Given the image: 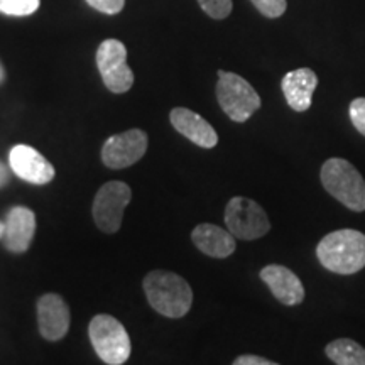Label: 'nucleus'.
I'll return each mask as SVG.
<instances>
[{
	"instance_id": "nucleus-1",
	"label": "nucleus",
	"mask_w": 365,
	"mask_h": 365,
	"mask_svg": "<svg viewBox=\"0 0 365 365\" xmlns=\"http://www.w3.org/2000/svg\"><path fill=\"white\" fill-rule=\"evenodd\" d=\"M317 257L327 271L350 276L365 267V235L354 228H340L319 240Z\"/></svg>"
},
{
	"instance_id": "nucleus-2",
	"label": "nucleus",
	"mask_w": 365,
	"mask_h": 365,
	"mask_svg": "<svg viewBox=\"0 0 365 365\" xmlns=\"http://www.w3.org/2000/svg\"><path fill=\"white\" fill-rule=\"evenodd\" d=\"M149 304L166 318H182L193 304V291L185 277L170 271H153L144 277Z\"/></svg>"
},
{
	"instance_id": "nucleus-3",
	"label": "nucleus",
	"mask_w": 365,
	"mask_h": 365,
	"mask_svg": "<svg viewBox=\"0 0 365 365\" xmlns=\"http://www.w3.org/2000/svg\"><path fill=\"white\" fill-rule=\"evenodd\" d=\"M323 188L352 212H365V180L352 163L330 158L319 171Z\"/></svg>"
},
{
	"instance_id": "nucleus-4",
	"label": "nucleus",
	"mask_w": 365,
	"mask_h": 365,
	"mask_svg": "<svg viewBox=\"0 0 365 365\" xmlns=\"http://www.w3.org/2000/svg\"><path fill=\"white\" fill-rule=\"evenodd\" d=\"M215 91L220 108L237 124L247 122L262 105L254 86L237 73L218 71Z\"/></svg>"
},
{
	"instance_id": "nucleus-5",
	"label": "nucleus",
	"mask_w": 365,
	"mask_h": 365,
	"mask_svg": "<svg viewBox=\"0 0 365 365\" xmlns=\"http://www.w3.org/2000/svg\"><path fill=\"white\" fill-rule=\"evenodd\" d=\"M88 336L95 354L108 365H120L130 357L129 333L110 314H97L88 325Z\"/></svg>"
},
{
	"instance_id": "nucleus-6",
	"label": "nucleus",
	"mask_w": 365,
	"mask_h": 365,
	"mask_svg": "<svg viewBox=\"0 0 365 365\" xmlns=\"http://www.w3.org/2000/svg\"><path fill=\"white\" fill-rule=\"evenodd\" d=\"M225 225L240 240H257L271 230L266 210L245 196H234L227 203Z\"/></svg>"
},
{
	"instance_id": "nucleus-7",
	"label": "nucleus",
	"mask_w": 365,
	"mask_h": 365,
	"mask_svg": "<svg viewBox=\"0 0 365 365\" xmlns=\"http://www.w3.org/2000/svg\"><path fill=\"white\" fill-rule=\"evenodd\" d=\"M132 200V190L124 181H108L97 191L93 200V220L105 234L120 230L127 205Z\"/></svg>"
},
{
	"instance_id": "nucleus-8",
	"label": "nucleus",
	"mask_w": 365,
	"mask_h": 365,
	"mask_svg": "<svg viewBox=\"0 0 365 365\" xmlns=\"http://www.w3.org/2000/svg\"><path fill=\"white\" fill-rule=\"evenodd\" d=\"M97 66L105 86L113 93H125L134 85V73L127 65V49L118 39H107L98 46Z\"/></svg>"
},
{
	"instance_id": "nucleus-9",
	"label": "nucleus",
	"mask_w": 365,
	"mask_h": 365,
	"mask_svg": "<svg viewBox=\"0 0 365 365\" xmlns=\"http://www.w3.org/2000/svg\"><path fill=\"white\" fill-rule=\"evenodd\" d=\"M145 150H148V134L140 129H130L105 140L102 161L110 170H125L140 161Z\"/></svg>"
},
{
	"instance_id": "nucleus-10",
	"label": "nucleus",
	"mask_w": 365,
	"mask_h": 365,
	"mask_svg": "<svg viewBox=\"0 0 365 365\" xmlns=\"http://www.w3.org/2000/svg\"><path fill=\"white\" fill-rule=\"evenodd\" d=\"M9 164L21 180L31 185H46L54 178L53 164L31 145H14L9 153Z\"/></svg>"
},
{
	"instance_id": "nucleus-11",
	"label": "nucleus",
	"mask_w": 365,
	"mask_h": 365,
	"mask_svg": "<svg viewBox=\"0 0 365 365\" xmlns=\"http://www.w3.org/2000/svg\"><path fill=\"white\" fill-rule=\"evenodd\" d=\"M71 314L65 299L49 293L38 301V325L41 335L49 341H58L70 330Z\"/></svg>"
},
{
	"instance_id": "nucleus-12",
	"label": "nucleus",
	"mask_w": 365,
	"mask_h": 365,
	"mask_svg": "<svg viewBox=\"0 0 365 365\" xmlns=\"http://www.w3.org/2000/svg\"><path fill=\"white\" fill-rule=\"evenodd\" d=\"M36 234V215L27 207L9 210L4 222V245L14 254H24L29 249Z\"/></svg>"
},
{
	"instance_id": "nucleus-13",
	"label": "nucleus",
	"mask_w": 365,
	"mask_h": 365,
	"mask_svg": "<svg viewBox=\"0 0 365 365\" xmlns=\"http://www.w3.org/2000/svg\"><path fill=\"white\" fill-rule=\"evenodd\" d=\"M261 279L271 293L286 307H296L304 301V286L296 274L279 264H269L261 271Z\"/></svg>"
},
{
	"instance_id": "nucleus-14",
	"label": "nucleus",
	"mask_w": 365,
	"mask_h": 365,
	"mask_svg": "<svg viewBox=\"0 0 365 365\" xmlns=\"http://www.w3.org/2000/svg\"><path fill=\"white\" fill-rule=\"evenodd\" d=\"M317 86L318 76L309 68H298V70L286 73L281 81L286 102L294 112H307L312 107Z\"/></svg>"
},
{
	"instance_id": "nucleus-15",
	"label": "nucleus",
	"mask_w": 365,
	"mask_h": 365,
	"mask_svg": "<svg viewBox=\"0 0 365 365\" xmlns=\"http://www.w3.org/2000/svg\"><path fill=\"white\" fill-rule=\"evenodd\" d=\"M170 120L173 127H175L181 135H185L186 139L191 140V143L196 145H200V148L212 149L218 144V135L215 129H213L202 115L190 110V108H173L170 113Z\"/></svg>"
},
{
	"instance_id": "nucleus-16",
	"label": "nucleus",
	"mask_w": 365,
	"mask_h": 365,
	"mask_svg": "<svg viewBox=\"0 0 365 365\" xmlns=\"http://www.w3.org/2000/svg\"><path fill=\"white\" fill-rule=\"evenodd\" d=\"M191 240L205 255L213 259H225L235 252V237L225 228L213 223H200L191 232Z\"/></svg>"
},
{
	"instance_id": "nucleus-17",
	"label": "nucleus",
	"mask_w": 365,
	"mask_h": 365,
	"mask_svg": "<svg viewBox=\"0 0 365 365\" xmlns=\"http://www.w3.org/2000/svg\"><path fill=\"white\" fill-rule=\"evenodd\" d=\"M325 354L336 365H365V349L355 340H333L327 345Z\"/></svg>"
},
{
	"instance_id": "nucleus-18",
	"label": "nucleus",
	"mask_w": 365,
	"mask_h": 365,
	"mask_svg": "<svg viewBox=\"0 0 365 365\" xmlns=\"http://www.w3.org/2000/svg\"><path fill=\"white\" fill-rule=\"evenodd\" d=\"M41 0H0V12L12 17H26L39 9Z\"/></svg>"
},
{
	"instance_id": "nucleus-19",
	"label": "nucleus",
	"mask_w": 365,
	"mask_h": 365,
	"mask_svg": "<svg viewBox=\"0 0 365 365\" xmlns=\"http://www.w3.org/2000/svg\"><path fill=\"white\" fill-rule=\"evenodd\" d=\"M198 4L207 16L217 21L225 19V17L230 16L232 9H234L232 0H198Z\"/></svg>"
},
{
	"instance_id": "nucleus-20",
	"label": "nucleus",
	"mask_w": 365,
	"mask_h": 365,
	"mask_svg": "<svg viewBox=\"0 0 365 365\" xmlns=\"http://www.w3.org/2000/svg\"><path fill=\"white\" fill-rule=\"evenodd\" d=\"M250 2L264 17H269V19H277L287 9L286 0H250Z\"/></svg>"
},
{
	"instance_id": "nucleus-21",
	"label": "nucleus",
	"mask_w": 365,
	"mask_h": 365,
	"mask_svg": "<svg viewBox=\"0 0 365 365\" xmlns=\"http://www.w3.org/2000/svg\"><path fill=\"white\" fill-rule=\"evenodd\" d=\"M349 115L355 129L365 137V98L364 97H359L350 102Z\"/></svg>"
},
{
	"instance_id": "nucleus-22",
	"label": "nucleus",
	"mask_w": 365,
	"mask_h": 365,
	"mask_svg": "<svg viewBox=\"0 0 365 365\" xmlns=\"http://www.w3.org/2000/svg\"><path fill=\"white\" fill-rule=\"evenodd\" d=\"M86 4L95 11L107 14V16H115L124 9L125 0H86Z\"/></svg>"
},
{
	"instance_id": "nucleus-23",
	"label": "nucleus",
	"mask_w": 365,
	"mask_h": 365,
	"mask_svg": "<svg viewBox=\"0 0 365 365\" xmlns=\"http://www.w3.org/2000/svg\"><path fill=\"white\" fill-rule=\"evenodd\" d=\"M234 365H276V362L257 355H240L234 360Z\"/></svg>"
},
{
	"instance_id": "nucleus-24",
	"label": "nucleus",
	"mask_w": 365,
	"mask_h": 365,
	"mask_svg": "<svg viewBox=\"0 0 365 365\" xmlns=\"http://www.w3.org/2000/svg\"><path fill=\"white\" fill-rule=\"evenodd\" d=\"M7 181H9V171H7V168L0 163V188H2V186H6Z\"/></svg>"
},
{
	"instance_id": "nucleus-25",
	"label": "nucleus",
	"mask_w": 365,
	"mask_h": 365,
	"mask_svg": "<svg viewBox=\"0 0 365 365\" xmlns=\"http://www.w3.org/2000/svg\"><path fill=\"white\" fill-rule=\"evenodd\" d=\"M4 78H6V70H4L2 63H0V83H2Z\"/></svg>"
},
{
	"instance_id": "nucleus-26",
	"label": "nucleus",
	"mask_w": 365,
	"mask_h": 365,
	"mask_svg": "<svg viewBox=\"0 0 365 365\" xmlns=\"http://www.w3.org/2000/svg\"><path fill=\"white\" fill-rule=\"evenodd\" d=\"M4 237V222H0V240H2Z\"/></svg>"
}]
</instances>
